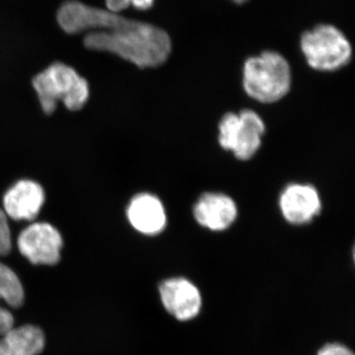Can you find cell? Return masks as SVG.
I'll return each instance as SVG.
<instances>
[{
  "label": "cell",
  "instance_id": "cell-10",
  "mask_svg": "<svg viewBox=\"0 0 355 355\" xmlns=\"http://www.w3.org/2000/svg\"><path fill=\"white\" fill-rule=\"evenodd\" d=\"M127 214L132 227L142 234L157 235L164 230L167 223L162 202L150 193H139L133 197Z\"/></svg>",
  "mask_w": 355,
  "mask_h": 355
},
{
  "label": "cell",
  "instance_id": "cell-18",
  "mask_svg": "<svg viewBox=\"0 0 355 355\" xmlns=\"http://www.w3.org/2000/svg\"><path fill=\"white\" fill-rule=\"evenodd\" d=\"M233 1L236 2V3H244V2L248 1V0H233Z\"/></svg>",
  "mask_w": 355,
  "mask_h": 355
},
{
  "label": "cell",
  "instance_id": "cell-15",
  "mask_svg": "<svg viewBox=\"0 0 355 355\" xmlns=\"http://www.w3.org/2000/svg\"><path fill=\"white\" fill-rule=\"evenodd\" d=\"M318 355H354L352 350L340 343H329L320 350Z\"/></svg>",
  "mask_w": 355,
  "mask_h": 355
},
{
  "label": "cell",
  "instance_id": "cell-5",
  "mask_svg": "<svg viewBox=\"0 0 355 355\" xmlns=\"http://www.w3.org/2000/svg\"><path fill=\"white\" fill-rule=\"evenodd\" d=\"M265 123L258 114L245 110L239 114L229 113L219 125V144L236 157L247 160L260 148Z\"/></svg>",
  "mask_w": 355,
  "mask_h": 355
},
{
  "label": "cell",
  "instance_id": "cell-14",
  "mask_svg": "<svg viewBox=\"0 0 355 355\" xmlns=\"http://www.w3.org/2000/svg\"><path fill=\"white\" fill-rule=\"evenodd\" d=\"M12 249V237L8 224V217L0 209V256H6Z\"/></svg>",
  "mask_w": 355,
  "mask_h": 355
},
{
  "label": "cell",
  "instance_id": "cell-6",
  "mask_svg": "<svg viewBox=\"0 0 355 355\" xmlns=\"http://www.w3.org/2000/svg\"><path fill=\"white\" fill-rule=\"evenodd\" d=\"M18 249L33 265L53 266L60 260L64 240L57 228L46 222H35L18 236Z\"/></svg>",
  "mask_w": 355,
  "mask_h": 355
},
{
  "label": "cell",
  "instance_id": "cell-9",
  "mask_svg": "<svg viewBox=\"0 0 355 355\" xmlns=\"http://www.w3.org/2000/svg\"><path fill=\"white\" fill-rule=\"evenodd\" d=\"M280 209L287 221L299 225L308 223L319 214L321 202L313 187L293 184L280 197Z\"/></svg>",
  "mask_w": 355,
  "mask_h": 355
},
{
  "label": "cell",
  "instance_id": "cell-16",
  "mask_svg": "<svg viewBox=\"0 0 355 355\" xmlns=\"http://www.w3.org/2000/svg\"><path fill=\"white\" fill-rule=\"evenodd\" d=\"M132 0H106L107 9L111 12L120 13L132 6Z\"/></svg>",
  "mask_w": 355,
  "mask_h": 355
},
{
  "label": "cell",
  "instance_id": "cell-3",
  "mask_svg": "<svg viewBox=\"0 0 355 355\" xmlns=\"http://www.w3.org/2000/svg\"><path fill=\"white\" fill-rule=\"evenodd\" d=\"M291 85V72L286 58L275 51L251 58L244 67V88L257 101H279Z\"/></svg>",
  "mask_w": 355,
  "mask_h": 355
},
{
  "label": "cell",
  "instance_id": "cell-1",
  "mask_svg": "<svg viewBox=\"0 0 355 355\" xmlns=\"http://www.w3.org/2000/svg\"><path fill=\"white\" fill-rule=\"evenodd\" d=\"M57 19L67 34L86 32L83 43L89 50L109 51L140 69L164 64L171 53V40L164 30L108 9L70 0L60 7Z\"/></svg>",
  "mask_w": 355,
  "mask_h": 355
},
{
  "label": "cell",
  "instance_id": "cell-17",
  "mask_svg": "<svg viewBox=\"0 0 355 355\" xmlns=\"http://www.w3.org/2000/svg\"><path fill=\"white\" fill-rule=\"evenodd\" d=\"M154 0H132V6L139 10H146L153 6Z\"/></svg>",
  "mask_w": 355,
  "mask_h": 355
},
{
  "label": "cell",
  "instance_id": "cell-8",
  "mask_svg": "<svg viewBox=\"0 0 355 355\" xmlns=\"http://www.w3.org/2000/svg\"><path fill=\"white\" fill-rule=\"evenodd\" d=\"M44 189L30 180L17 182L6 191L3 197V211L6 216L16 221H33L43 207Z\"/></svg>",
  "mask_w": 355,
  "mask_h": 355
},
{
  "label": "cell",
  "instance_id": "cell-13",
  "mask_svg": "<svg viewBox=\"0 0 355 355\" xmlns=\"http://www.w3.org/2000/svg\"><path fill=\"white\" fill-rule=\"evenodd\" d=\"M44 335L32 324L13 328L2 335L0 355H38L44 347Z\"/></svg>",
  "mask_w": 355,
  "mask_h": 355
},
{
  "label": "cell",
  "instance_id": "cell-7",
  "mask_svg": "<svg viewBox=\"0 0 355 355\" xmlns=\"http://www.w3.org/2000/svg\"><path fill=\"white\" fill-rule=\"evenodd\" d=\"M159 289L165 309L179 321H189L198 316L202 297L197 287L189 280L182 277L167 279Z\"/></svg>",
  "mask_w": 355,
  "mask_h": 355
},
{
  "label": "cell",
  "instance_id": "cell-12",
  "mask_svg": "<svg viewBox=\"0 0 355 355\" xmlns=\"http://www.w3.org/2000/svg\"><path fill=\"white\" fill-rule=\"evenodd\" d=\"M24 302V289L19 277L9 266L0 263V336L14 327L12 313L7 309L19 308Z\"/></svg>",
  "mask_w": 355,
  "mask_h": 355
},
{
  "label": "cell",
  "instance_id": "cell-11",
  "mask_svg": "<svg viewBox=\"0 0 355 355\" xmlns=\"http://www.w3.org/2000/svg\"><path fill=\"white\" fill-rule=\"evenodd\" d=\"M196 219L203 227L214 231L227 229L237 217L232 198L222 193H205L193 209Z\"/></svg>",
  "mask_w": 355,
  "mask_h": 355
},
{
  "label": "cell",
  "instance_id": "cell-2",
  "mask_svg": "<svg viewBox=\"0 0 355 355\" xmlns=\"http://www.w3.org/2000/svg\"><path fill=\"white\" fill-rule=\"evenodd\" d=\"M33 86L38 95L44 114H51L62 101L70 111H79L88 101L89 85L76 70L53 62L33 78Z\"/></svg>",
  "mask_w": 355,
  "mask_h": 355
},
{
  "label": "cell",
  "instance_id": "cell-4",
  "mask_svg": "<svg viewBox=\"0 0 355 355\" xmlns=\"http://www.w3.org/2000/svg\"><path fill=\"white\" fill-rule=\"evenodd\" d=\"M301 48L311 67L336 70L349 62L352 46L340 30L331 25H320L304 33Z\"/></svg>",
  "mask_w": 355,
  "mask_h": 355
}]
</instances>
